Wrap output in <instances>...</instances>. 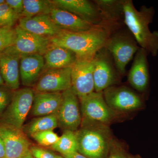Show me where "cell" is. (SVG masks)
<instances>
[{"mask_svg":"<svg viewBox=\"0 0 158 158\" xmlns=\"http://www.w3.org/2000/svg\"><path fill=\"white\" fill-rule=\"evenodd\" d=\"M110 32V28L103 24L84 32L62 30L50 39L51 45L68 49L77 57L95 56L99 51L106 47Z\"/></svg>","mask_w":158,"mask_h":158,"instance_id":"6da1fadb","label":"cell"},{"mask_svg":"<svg viewBox=\"0 0 158 158\" xmlns=\"http://www.w3.org/2000/svg\"><path fill=\"white\" fill-rule=\"evenodd\" d=\"M124 22L138 44L153 56L158 52V32H152L149 25L152 22L154 11L152 7L142 6L136 9L131 0H123Z\"/></svg>","mask_w":158,"mask_h":158,"instance_id":"7a4b0ae2","label":"cell"},{"mask_svg":"<svg viewBox=\"0 0 158 158\" xmlns=\"http://www.w3.org/2000/svg\"><path fill=\"white\" fill-rule=\"evenodd\" d=\"M76 131L78 152L88 158H107L113 139L107 125L82 121Z\"/></svg>","mask_w":158,"mask_h":158,"instance_id":"3957f363","label":"cell"},{"mask_svg":"<svg viewBox=\"0 0 158 158\" xmlns=\"http://www.w3.org/2000/svg\"><path fill=\"white\" fill-rule=\"evenodd\" d=\"M35 91L29 87L15 90L10 103L0 117V124L22 129L31 112Z\"/></svg>","mask_w":158,"mask_h":158,"instance_id":"277c9868","label":"cell"},{"mask_svg":"<svg viewBox=\"0 0 158 158\" xmlns=\"http://www.w3.org/2000/svg\"><path fill=\"white\" fill-rule=\"evenodd\" d=\"M79 101L82 121L95 122L108 126L120 113L109 107L103 92L94 91L79 99Z\"/></svg>","mask_w":158,"mask_h":158,"instance_id":"5b68a950","label":"cell"},{"mask_svg":"<svg viewBox=\"0 0 158 158\" xmlns=\"http://www.w3.org/2000/svg\"><path fill=\"white\" fill-rule=\"evenodd\" d=\"M139 48L133 36L123 32L110 36L105 47L113 57L116 70L122 75L125 73L126 66Z\"/></svg>","mask_w":158,"mask_h":158,"instance_id":"8992f818","label":"cell"},{"mask_svg":"<svg viewBox=\"0 0 158 158\" xmlns=\"http://www.w3.org/2000/svg\"><path fill=\"white\" fill-rule=\"evenodd\" d=\"M94 57H77L71 71V88L79 99L94 91Z\"/></svg>","mask_w":158,"mask_h":158,"instance_id":"52a82bcc","label":"cell"},{"mask_svg":"<svg viewBox=\"0 0 158 158\" xmlns=\"http://www.w3.org/2000/svg\"><path fill=\"white\" fill-rule=\"evenodd\" d=\"M106 102L118 113L135 111L143 106L142 99L129 88L124 86H111L103 91Z\"/></svg>","mask_w":158,"mask_h":158,"instance_id":"ba28073f","label":"cell"},{"mask_svg":"<svg viewBox=\"0 0 158 158\" xmlns=\"http://www.w3.org/2000/svg\"><path fill=\"white\" fill-rule=\"evenodd\" d=\"M62 93V103L57 114L59 126L64 131L76 132L82 123L79 99L72 88Z\"/></svg>","mask_w":158,"mask_h":158,"instance_id":"9c48e42d","label":"cell"},{"mask_svg":"<svg viewBox=\"0 0 158 158\" xmlns=\"http://www.w3.org/2000/svg\"><path fill=\"white\" fill-rule=\"evenodd\" d=\"M0 136L5 144L6 158H34L31 142L22 129L0 124Z\"/></svg>","mask_w":158,"mask_h":158,"instance_id":"30bf717a","label":"cell"},{"mask_svg":"<svg viewBox=\"0 0 158 158\" xmlns=\"http://www.w3.org/2000/svg\"><path fill=\"white\" fill-rule=\"evenodd\" d=\"M72 67L51 69L43 72L36 85L37 92L62 93L71 88Z\"/></svg>","mask_w":158,"mask_h":158,"instance_id":"8fae6325","label":"cell"},{"mask_svg":"<svg viewBox=\"0 0 158 158\" xmlns=\"http://www.w3.org/2000/svg\"><path fill=\"white\" fill-rule=\"evenodd\" d=\"M93 78L94 91L97 92H103L117 81L108 52L105 48L99 51L94 57Z\"/></svg>","mask_w":158,"mask_h":158,"instance_id":"7c38bea8","label":"cell"},{"mask_svg":"<svg viewBox=\"0 0 158 158\" xmlns=\"http://www.w3.org/2000/svg\"><path fill=\"white\" fill-rule=\"evenodd\" d=\"M21 54L12 46L0 53V73L5 85L12 90L20 87L19 63Z\"/></svg>","mask_w":158,"mask_h":158,"instance_id":"4fadbf2b","label":"cell"},{"mask_svg":"<svg viewBox=\"0 0 158 158\" xmlns=\"http://www.w3.org/2000/svg\"><path fill=\"white\" fill-rule=\"evenodd\" d=\"M15 48L21 55L39 54L43 56L51 46L50 38L25 31L17 25Z\"/></svg>","mask_w":158,"mask_h":158,"instance_id":"5bb4252c","label":"cell"},{"mask_svg":"<svg viewBox=\"0 0 158 158\" xmlns=\"http://www.w3.org/2000/svg\"><path fill=\"white\" fill-rule=\"evenodd\" d=\"M54 6L73 13L94 25L103 24L101 15L96 5L87 0H54Z\"/></svg>","mask_w":158,"mask_h":158,"instance_id":"9a60e30c","label":"cell"},{"mask_svg":"<svg viewBox=\"0 0 158 158\" xmlns=\"http://www.w3.org/2000/svg\"><path fill=\"white\" fill-rule=\"evenodd\" d=\"M45 62L43 55L39 54L21 55L19 63L20 78L26 87L35 86L43 72Z\"/></svg>","mask_w":158,"mask_h":158,"instance_id":"2e32d148","label":"cell"},{"mask_svg":"<svg viewBox=\"0 0 158 158\" xmlns=\"http://www.w3.org/2000/svg\"><path fill=\"white\" fill-rule=\"evenodd\" d=\"M18 26L21 28L38 36L52 37L62 30L54 23L49 15L42 14L31 17H21Z\"/></svg>","mask_w":158,"mask_h":158,"instance_id":"e0dca14e","label":"cell"},{"mask_svg":"<svg viewBox=\"0 0 158 158\" xmlns=\"http://www.w3.org/2000/svg\"><path fill=\"white\" fill-rule=\"evenodd\" d=\"M148 52L140 48L135 54L134 62L128 74V81L131 86L139 92L146 90L149 80Z\"/></svg>","mask_w":158,"mask_h":158,"instance_id":"ac0fdd59","label":"cell"},{"mask_svg":"<svg viewBox=\"0 0 158 158\" xmlns=\"http://www.w3.org/2000/svg\"><path fill=\"white\" fill-rule=\"evenodd\" d=\"M49 15L61 30L71 32L88 31L98 25L88 22L69 11L56 7L51 11Z\"/></svg>","mask_w":158,"mask_h":158,"instance_id":"d6986e66","label":"cell"},{"mask_svg":"<svg viewBox=\"0 0 158 158\" xmlns=\"http://www.w3.org/2000/svg\"><path fill=\"white\" fill-rule=\"evenodd\" d=\"M62 93L36 92L31 110L34 117L57 114L62 102Z\"/></svg>","mask_w":158,"mask_h":158,"instance_id":"ffe728a7","label":"cell"},{"mask_svg":"<svg viewBox=\"0 0 158 158\" xmlns=\"http://www.w3.org/2000/svg\"><path fill=\"white\" fill-rule=\"evenodd\" d=\"M43 56L45 62L44 70L72 67L77 59L76 55L68 49L51 45Z\"/></svg>","mask_w":158,"mask_h":158,"instance_id":"44dd1931","label":"cell"},{"mask_svg":"<svg viewBox=\"0 0 158 158\" xmlns=\"http://www.w3.org/2000/svg\"><path fill=\"white\" fill-rule=\"evenodd\" d=\"M94 3L101 15L103 23L110 28L121 15H123V1L97 0Z\"/></svg>","mask_w":158,"mask_h":158,"instance_id":"7402d4cb","label":"cell"},{"mask_svg":"<svg viewBox=\"0 0 158 158\" xmlns=\"http://www.w3.org/2000/svg\"><path fill=\"white\" fill-rule=\"evenodd\" d=\"M59 126L57 114L37 117L23 126L22 130L26 135L32 136L35 133L53 130Z\"/></svg>","mask_w":158,"mask_h":158,"instance_id":"603a6c76","label":"cell"},{"mask_svg":"<svg viewBox=\"0 0 158 158\" xmlns=\"http://www.w3.org/2000/svg\"><path fill=\"white\" fill-rule=\"evenodd\" d=\"M55 7L52 1L23 0V9L21 17L28 18L39 15H49Z\"/></svg>","mask_w":158,"mask_h":158,"instance_id":"cb8c5ba5","label":"cell"},{"mask_svg":"<svg viewBox=\"0 0 158 158\" xmlns=\"http://www.w3.org/2000/svg\"><path fill=\"white\" fill-rule=\"evenodd\" d=\"M52 149L58 152L62 155L78 152V143L76 132L64 131L63 134L54 145Z\"/></svg>","mask_w":158,"mask_h":158,"instance_id":"d4e9b609","label":"cell"},{"mask_svg":"<svg viewBox=\"0 0 158 158\" xmlns=\"http://www.w3.org/2000/svg\"><path fill=\"white\" fill-rule=\"evenodd\" d=\"M16 37V30L12 26L0 27V53L14 46Z\"/></svg>","mask_w":158,"mask_h":158,"instance_id":"484cf974","label":"cell"},{"mask_svg":"<svg viewBox=\"0 0 158 158\" xmlns=\"http://www.w3.org/2000/svg\"><path fill=\"white\" fill-rule=\"evenodd\" d=\"M20 16L6 2L0 5V27L6 26L13 27Z\"/></svg>","mask_w":158,"mask_h":158,"instance_id":"4316f807","label":"cell"},{"mask_svg":"<svg viewBox=\"0 0 158 158\" xmlns=\"http://www.w3.org/2000/svg\"><path fill=\"white\" fill-rule=\"evenodd\" d=\"M31 137L38 143L43 146H51L54 145L59 139L57 134L53 130H47L35 133Z\"/></svg>","mask_w":158,"mask_h":158,"instance_id":"83f0119b","label":"cell"},{"mask_svg":"<svg viewBox=\"0 0 158 158\" xmlns=\"http://www.w3.org/2000/svg\"><path fill=\"white\" fill-rule=\"evenodd\" d=\"M14 92L5 85L0 86V117L11 102Z\"/></svg>","mask_w":158,"mask_h":158,"instance_id":"f1b7e54d","label":"cell"},{"mask_svg":"<svg viewBox=\"0 0 158 158\" xmlns=\"http://www.w3.org/2000/svg\"><path fill=\"white\" fill-rule=\"evenodd\" d=\"M30 151L34 158H56V155L43 148L31 145Z\"/></svg>","mask_w":158,"mask_h":158,"instance_id":"f546056e","label":"cell"},{"mask_svg":"<svg viewBox=\"0 0 158 158\" xmlns=\"http://www.w3.org/2000/svg\"><path fill=\"white\" fill-rule=\"evenodd\" d=\"M107 158H129L118 142L113 140Z\"/></svg>","mask_w":158,"mask_h":158,"instance_id":"4dcf8cb0","label":"cell"},{"mask_svg":"<svg viewBox=\"0 0 158 158\" xmlns=\"http://www.w3.org/2000/svg\"><path fill=\"white\" fill-rule=\"evenodd\" d=\"M6 3L21 17L23 9V0H6Z\"/></svg>","mask_w":158,"mask_h":158,"instance_id":"1f68e13d","label":"cell"},{"mask_svg":"<svg viewBox=\"0 0 158 158\" xmlns=\"http://www.w3.org/2000/svg\"><path fill=\"white\" fill-rule=\"evenodd\" d=\"M62 156L65 158H88L81 154L78 152L63 155Z\"/></svg>","mask_w":158,"mask_h":158,"instance_id":"d6a6232c","label":"cell"},{"mask_svg":"<svg viewBox=\"0 0 158 158\" xmlns=\"http://www.w3.org/2000/svg\"><path fill=\"white\" fill-rule=\"evenodd\" d=\"M0 158H6L5 144L1 136H0Z\"/></svg>","mask_w":158,"mask_h":158,"instance_id":"836d02e7","label":"cell"},{"mask_svg":"<svg viewBox=\"0 0 158 158\" xmlns=\"http://www.w3.org/2000/svg\"><path fill=\"white\" fill-rule=\"evenodd\" d=\"M5 83H4V81H3L2 77V75H1V73H0V86L1 85H5Z\"/></svg>","mask_w":158,"mask_h":158,"instance_id":"e575fe53","label":"cell"},{"mask_svg":"<svg viewBox=\"0 0 158 158\" xmlns=\"http://www.w3.org/2000/svg\"><path fill=\"white\" fill-rule=\"evenodd\" d=\"M5 2H6V1H5V0H0V5L4 4Z\"/></svg>","mask_w":158,"mask_h":158,"instance_id":"d590c367","label":"cell"},{"mask_svg":"<svg viewBox=\"0 0 158 158\" xmlns=\"http://www.w3.org/2000/svg\"><path fill=\"white\" fill-rule=\"evenodd\" d=\"M56 158H65L61 156L56 155Z\"/></svg>","mask_w":158,"mask_h":158,"instance_id":"8d00e7d4","label":"cell"},{"mask_svg":"<svg viewBox=\"0 0 158 158\" xmlns=\"http://www.w3.org/2000/svg\"><path fill=\"white\" fill-rule=\"evenodd\" d=\"M128 158H138L134 157H132V156H128Z\"/></svg>","mask_w":158,"mask_h":158,"instance_id":"74e56055","label":"cell"}]
</instances>
